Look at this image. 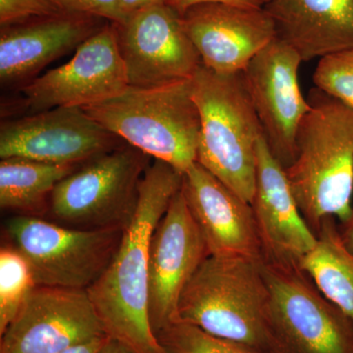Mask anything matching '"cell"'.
Masks as SVG:
<instances>
[{"mask_svg":"<svg viewBox=\"0 0 353 353\" xmlns=\"http://www.w3.org/2000/svg\"><path fill=\"white\" fill-rule=\"evenodd\" d=\"M114 24L130 87L192 79L202 64L183 29L182 15L167 3L146 7Z\"/></svg>","mask_w":353,"mask_h":353,"instance_id":"cell-10","label":"cell"},{"mask_svg":"<svg viewBox=\"0 0 353 353\" xmlns=\"http://www.w3.org/2000/svg\"><path fill=\"white\" fill-rule=\"evenodd\" d=\"M125 19L131 14L157 4L167 3L168 0H120Z\"/></svg>","mask_w":353,"mask_h":353,"instance_id":"cell-28","label":"cell"},{"mask_svg":"<svg viewBox=\"0 0 353 353\" xmlns=\"http://www.w3.org/2000/svg\"><path fill=\"white\" fill-rule=\"evenodd\" d=\"M83 109L125 143L182 174L197 162L201 121L192 79L153 88L129 87Z\"/></svg>","mask_w":353,"mask_h":353,"instance_id":"cell-3","label":"cell"},{"mask_svg":"<svg viewBox=\"0 0 353 353\" xmlns=\"http://www.w3.org/2000/svg\"><path fill=\"white\" fill-rule=\"evenodd\" d=\"M336 219L325 220L317 243L299 262L323 296L353 322V252L341 240Z\"/></svg>","mask_w":353,"mask_h":353,"instance_id":"cell-20","label":"cell"},{"mask_svg":"<svg viewBox=\"0 0 353 353\" xmlns=\"http://www.w3.org/2000/svg\"><path fill=\"white\" fill-rule=\"evenodd\" d=\"M257 2L261 6H265L266 4L270 3V2L274 1V0H256Z\"/></svg>","mask_w":353,"mask_h":353,"instance_id":"cell-32","label":"cell"},{"mask_svg":"<svg viewBox=\"0 0 353 353\" xmlns=\"http://www.w3.org/2000/svg\"><path fill=\"white\" fill-rule=\"evenodd\" d=\"M108 336L105 338L97 339V340L90 341V343H85V345H79V347L70 348L68 350H65L63 352L60 353H97L105 341L108 340Z\"/></svg>","mask_w":353,"mask_h":353,"instance_id":"cell-29","label":"cell"},{"mask_svg":"<svg viewBox=\"0 0 353 353\" xmlns=\"http://www.w3.org/2000/svg\"><path fill=\"white\" fill-rule=\"evenodd\" d=\"M183 174L154 159L139 185L138 208L101 277L87 290L108 338L136 353H165L150 319L148 259L152 236L182 189Z\"/></svg>","mask_w":353,"mask_h":353,"instance_id":"cell-1","label":"cell"},{"mask_svg":"<svg viewBox=\"0 0 353 353\" xmlns=\"http://www.w3.org/2000/svg\"><path fill=\"white\" fill-rule=\"evenodd\" d=\"M97 353H136L131 348L128 347L124 343L114 340V339L108 338L105 343L101 347Z\"/></svg>","mask_w":353,"mask_h":353,"instance_id":"cell-30","label":"cell"},{"mask_svg":"<svg viewBox=\"0 0 353 353\" xmlns=\"http://www.w3.org/2000/svg\"><path fill=\"white\" fill-rule=\"evenodd\" d=\"M341 240L350 252H353V208L350 217L347 222L343 223L340 228Z\"/></svg>","mask_w":353,"mask_h":353,"instance_id":"cell-31","label":"cell"},{"mask_svg":"<svg viewBox=\"0 0 353 353\" xmlns=\"http://www.w3.org/2000/svg\"><path fill=\"white\" fill-rule=\"evenodd\" d=\"M6 233L29 262L37 285L85 290L112 261L124 230H80L37 216L16 215Z\"/></svg>","mask_w":353,"mask_h":353,"instance_id":"cell-8","label":"cell"},{"mask_svg":"<svg viewBox=\"0 0 353 353\" xmlns=\"http://www.w3.org/2000/svg\"><path fill=\"white\" fill-rule=\"evenodd\" d=\"M182 22L202 65L223 75L245 71L277 38L275 23L264 7L201 4L183 13Z\"/></svg>","mask_w":353,"mask_h":353,"instance_id":"cell-15","label":"cell"},{"mask_svg":"<svg viewBox=\"0 0 353 353\" xmlns=\"http://www.w3.org/2000/svg\"><path fill=\"white\" fill-rule=\"evenodd\" d=\"M105 336L87 290L37 285L1 334L0 353H60Z\"/></svg>","mask_w":353,"mask_h":353,"instance_id":"cell-12","label":"cell"},{"mask_svg":"<svg viewBox=\"0 0 353 353\" xmlns=\"http://www.w3.org/2000/svg\"><path fill=\"white\" fill-rule=\"evenodd\" d=\"M108 21L85 14L61 12L1 27L2 87L28 83L51 62L77 50Z\"/></svg>","mask_w":353,"mask_h":353,"instance_id":"cell-18","label":"cell"},{"mask_svg":"<svg viewBox=\"0 0 353 353\" xmlns=\"http://www.w3.org/2000/svg\"><path fill=\"white\" fill-rule=\"evenodd\" d=\"M212 256L263 260L252 204L199 162L183 174L182 189Z\"/></svg>","mask_w":353,"mask_h":353,"instance_id":"cell-16","label":"cell"},{"mask_svg":"<svg viewBox=\"0 0 353 353\" xmlns=\"http://www.w3.org/2000/svg\"><path fill=\"white\" fill-rule=\"evenodd\" d=\"M252 206L264 260L299 265L314 248L317 236L304 219L285 168L272 154L264 137L257 143Z\"/></svg>","mask_w":353,"mask_h":353,"instance_id":"cell-17","label":"cell"},{"mask_svg":"<svg viewBox=\"0 0 353 353\" xmlns=\"http://www.w3.org/2000/svg\"><path fill=\"white\" fill-rule=\"evenodd\" d=\"M313 83L318 90L353 108V50L320 59Z\"/></svg>","mask_w":353,"mask_h":353,"instance_id":"cell-24","label":"cell"},{"mask_svg":"<svg viewBox=\"0 0 353 353\" xmlns=\"http://www.w3.org/2000/svg\"><path fill=\"white\" fill-rule=\"evenodd\" d=\"M208 256L206 241L180 190L150 241V319L155 334L178 321L183 290Z\"/></svg>","mask_w":353,"mask_h":353,"instance_id":"cell-14","label":"cell"},{"mask_svg":"<svg viewBox=\"0 0 353 353\" xmlns=\"http://www.w3.org/2000/svg\"><path fill=\"white\" fill-rule=\"evenodd\" d=\"M208 3L231 4L241 7H263L256 0H168L167 4L175 9L176 12L183 15L192 7Z\"/></svg>","mask_w":353,"mask_h":353,"instance_id":"cell-27","label":"cell"},{"mask_svg":"<svg viewBox=\"0 0 353 353\" xmlns=\"http://www.w3.org/2000/svg\"><path fill=\"white\" fill-rule=\"evenodd\" d=\"M129 87L115 24L108 22L81 44L67 63L26 83L15 110L32 115L57 108H83Z\"/></svg>","mask_w":353,"mask_h":353,"instance_id":"cell-9","label":"cell"},{"mask_svg":"<svg viewBox=\"0 0 353 353\" xmlns=\"http://www.w3.org/2000/svg\"><path fill=\"white\" fill-rule=\"evenodd\" d=\"M81 166V165H80ZM77 165H58L24 158L0 162V208L18 215L37 216L48 210L53 190Z\"/></svg>","mask_w":353,"mask_h":353,"instance_id":"cell-21","label":"cell"},{"mask_svg":"<svg viewBox=\"0 0 353 353\" xmlns=\"http://www.w3.org/2000/svg\"><path fill=\"white\" fill-rule=\"evenodd\" d=\"M263 7L277 38L303 62L353 50V0H274Z\"/></svg>","mask_w":353,"mask_h":353,"instance_id":"cell-19","label":"cell"},{"mask_svg":"<svg viewBox=\"0 0 353 353\" xmlns=\"http://www.w3.org/2000/svg\"><path fill=\"white\" fill-rule=\"evenodd\" d=\"M37 287L29 262L14 246L0 250V336Z\"/></svg>","mask_w":353,"mask_h":353,"instance_id":"cell-22","label":"cell"},{"mask_svg":"<svg viewBox=\"0 0 353 353\" xmlns=\"http://www.w3.org/2000/svg\"><path fill=\"white\" fill-rule=\"evenodd\" d=\"M303 62L294 48L276 38L243 72L264 139L285 169L294 161L297 130L310 109L299 87Z\"/></svg>","mask_w":353,"mask_h":353,"instance_id":"cell-13","label":"cell"},{"mask_svg":"<svg viewBox=\"0 0 353 353\" xmlns=\"http://www.w3.org/2000/svg\"><path fill=\"white\" fill-rule=\"evenodd\" d=\"M192 81L201 121L197 162L252 204L263 131L243 73L223 75L201 64Z\"/></svg>","mask_w":353,"mask_h":353,"instance_id":"cell-4","label":"cell"},{"mask_svg":"<svg viewBox=\"0 0 353 353\" xmlns=\"http://www.w3.org/2000/svg\"><path fill=\"white\" fill-rule=\"evenodd\" d=\"M263 260L208 256L185 285L178 321L266 353L269 299Z\"/></svg>","mask_w":353,"mask_h":353,"instance_id":"cell-5","label":"cell"},{"mask_svg":"<svg viewBox=\"0 0 353 353\" xmlns=\"http://www.w3.org/2000/svg\"><path fill=\"white\" fill-rule=\"evenodd\" d=\"M150 161V157L126 143L81 165L51 194L53 222L80 230L126 229Z\"/></svg>","mask_w":353,"mask_h":353,"instance_id":"cell-7","label":"cell"},{"mask_svg":"<svg viewBox=\"0 0 353 353\" xmlns=\"http://www.w3.org/2000/svg\"><path fill=\"white\" fill-rule=\"evenodd\" d=\"M82 108H57L1 123L0 158L80 166L124 145Z\"/></svg>","mask_w":353,"mask_h":353,"instance_id":"cell-11","label":"cell"},{"mask_svg":"<svg viewBox=\"0 0 353 353\" xmlns=\"http://www.w3.org/2000/svg\"><path fill=\"white\" fill-rule=\"evenodd\" d=\"M61 12L52 0H0V26L7 27Z\"/></svg>","mask_w":353,"mask_h":353,"instance_id":"cell-25","label":"cell"},{"mask_svg":"<svg viewBox=\"0 0 353 353\" xmlns=\"http://www.w3.org/2000/svg\"><path fill=\"white\" fill-rule=\"evenodd\" d=\"M310 109L296 139V154L285 169L304 219L314 233L325 220L341 224L352 213L353 108L313 88Z\"/></svg>","mask_w":353,"mask_h":353,"instance_id":"cell-2","label":"cell"},{"mask_svg":"<svg viewBox=\"0 0 353 353\" xmlns=\"http://www.w3.org/2000/svg\"><path fill=\"white\" fill-rule=\"evenodd\" d=\"M266 353H353V322L299 265L263 259Z\"/></svg>","mask_w":353,"mask_h":353,"instance_id":"cell-6","label":"cell"},{"mask_svg":"<svg viewBox=\"0 0 353 353\" xmlns=\"http://www.w3.org/2000/svg\"><path fill=\"white\" fill-rule=\"evenodd\" d=\"M63 12L85 14L111 23L125 20L120 0H52Z\"/></svg>","mask_w":353,"mask_h":353,"instance_id":"cell-26","label":"cell"},{"mask_svg":"<svg viewBox=\"0 0 353 353\" xmlns=\"http://www.w3.org/2000/svg\"><path fill=\"white\" fill-rule=\"evenodd\" d=\"M157 338L165 353H259L182 321L169 325Z\"/></svg>","mask_w":353,"mask_h":353,"instance_id":"cell-23","label":"cell"}]
</instances>
